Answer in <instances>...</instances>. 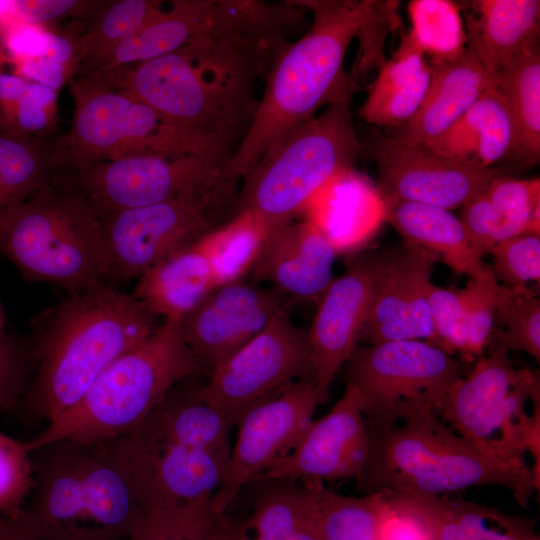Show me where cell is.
I'll return each mask as SVG.
<instances>
[{
  "mask_svg": "<svg viewBox=\"0 0 540 540\" xmlns=\"http://www.w3.org/2000/svg\"><path fill=\"white\" fill-rule=\"evenodd\" d=\"M179 322H164L112 362L70 408L25 442L29 452L58 440L104 442L124 437L180 381L203 372Z\"/></svg>",
  "mask_w": 540,
  "mask_h": 540,
  "instance_id": "6",
  "label": "cell"
},
{
  "mask_svg": "<svg viewBox=\"0 0 540 540\" xmlns=\"http://www.w3.org/2000/svg\"><path fill=\"white\" fill-rule=\"evenodd\" d=\"M47 29L17 21L0 35V56L12 64L44 57Z\"/></svg>",
  "mask_w": 540,
  "mask_h": 540,
  "instance_id": "49",
  "label": "cell"
},
{
  "mask_svg": "<svg viewBox=\"0 0 540 540\" xmlns=\"http://www.w3.org/2000/svg\"><path fill=\"white\" fill-rule=\"evenodd\" d=\"M300 482L314 498L320 540H383L389 513L386 490L362 497L343 496L317 479Z\"/></svg>",
  "mask_w": 540,
  "mask_h": 540,
  "instance_id": "31",
  "label": "cell"
},
{
  "mask_svg": "<svg viewBox=\"0 0 540 540\" xmlns=\"http://www.w3.org/2000/svg\"><path fill=\"white\" fill-rule=\"evenodd\" d=\"M258 491L249 513L224 520L225 540H320L314 498L298 481L255 480Z\"/></svg>",
  "mask_w": 540,
  "mask_h": 540,
  "instance_id": "28",
  "label": "cell"
},
{
  "mask_svg": "<svg viewBox=\"0 0 540 540\" xmlns=\"http://www.w3.org/2000/svg\"><path fill=\"white\" fill-rule=\"evenodd\" d=\"M290 313L276 315L252 340L219 364L199 397L233 426L250 407L298 380L315 378L308 332Z\"/></svg>",
  "mask_w": 540,
  "mask_h": 540,
  "instance_id": "15",
  "label": "cell"
},
{
  "mask_svg": "<svg viewBox=\"0 0 540 540\" xmlns=\"http://www.w3.org/2000/svg\"><path fill=\"white\" fill-rule=\"evenodd\" d=\"M104 2L83 0H17V17L21 22L39 26H44L48 22L69 16L89 20L100 10Z\"/></svg>",
  "mask_w": 540,
  "mask_h": 540,
  "instance_id": "48",
  "label": "cell"
},
{
  "mask_svg": "<svg viewBox=\"0 0 540 540\" xmlns=\"http://www.w3.org/2000/svg\"><path fill=\"white\" fill-rule=\"evenodd\" d=\"M487 347L525 351L539 362L540 301L527 286H501Z\"/></svg>",
  "mask_w": 540,
  "mask_h": 540,
  "instance_id": "37",
  "label": "cell"
},
{
  "mask_svg": "<svg viewBox=\"0 0 540 540\" xmlns=\"http://www.w3.org/2000/svg\"><path fill=\"white\" fill-rule=\"evenodd\" d=\"M369 454L370 438L363 416V398L359 389L347 382L341 399L325 416L312 421L293 451L255 480H358Z\"/></svg>",
  "mask_w": 540,
  "mask_h": 540,
  "instance_id": "19",
  "label": "cell"
},
{
  "mask_svg": "<svg viewBox=\"0 0 540 540\" xmlns=\"http://www.w3.org/2000/svg\"><path fill=\"white\" fill-rule=\"evenodd\" d=\"M273 229L258 215L243 211L198 241L211 264L216 287L238 282L251 271Z\"/></svg>",
  "mask_w": 540,
  "mask_h": 540,
  "instance_id": "34",
  "label": "cell"
},
{
  "mask_svg": "<svg viewBox=\"0 0 540 540\" xmlns=\"http://www.w3.org/2000/svg\"><path fill=\"white\" fill-rule=\"evenodd\" d=\"M364 150L351 99L330 104L290 131L245 176L234 215L248 211L273 228L287 224L328 184L351 173Z\"/></svg>",
  "mask_w": 540,
  "mask_h": 540,
  "instance_id": "9",
  "label": "cell"
},
{
  "mask_svg": "<svg viewBox=\"0 0 540 540\" xmlns=\"http://www.w3.org/2000/svg\"><path fill=\"white\" fill-rule=\"evenodd\" d=\"M381 202L383 218L405 243L435 254L472 280L497 281L491 265L477 252L459 217L451 210L400 199H381Z\"/></svg>",
  "mask_w": 540,
  "mask_h": 540,
  "instance_id": "25",
  "label": "cell"
},
{
  "mask_svg": "<svg viewBox=\"0 0 540 540\" xmlns=\"http://www.w3.org/2000/svg\"><path fill=\"white\" fill-rule=\"evenodd\" d=\"M224 167L197 155L145 152L56 170L51 183L78 197L99 218L185 197L236 201L237 194L223 183Z\"/></svg>",
  "mask_w": 540,
  "mask_h": 540,
  "instance_id": "12",
  "label": "cell"
},
{
  "mask_svg": "<svg viewBox=\"0 0 540 540\" xmlns=\"http://www.w3.org/2000/svg\"><path fill=\"white\" fill-rule=\"evenodd\" d=\"M428 306L433 328V338L429 344L448 354H459L464 362L467 336L460 290L432 284L428 293Z\"/></svg>",
  "mask_w": 540,
  "mask_h": 540,
  "instance_id": "44",
  "label": "cell"
},
{
  "mask_svg": "<svg viewBox=\"0 0 540 540\" xmlns=\"http://www.w3.org/2000/svg\"><path fill=\"white\" fill-rule=\"evenodd\" d=\"M392 492L419 517L429 540H485L501 513L460 498Z\"/></svg>",
  "mask_w": 540,
  "mask_h": 540,
  "instance_id": "35",
  "label": "cell"
},
{
  "mask_svg": "<svg viewBox=\"0 0 540 540\" xmlns=\"http://www.w3.org/2000/svg\"><path fill=\"white\" fill-rule=\"evenodd\" d=\"M410 35L431 64L459 57L467 49L466 31L458 6L447 0H414L408 5Z\"/></svg>",
  "mask_w": 540,
  "mask_h": 540,
  "instance_id": "38",
  "label": "cell"
},
{
  "mask_svg": "<svg viewBox=\"0 0 540 540\" xmlns=\"http://www.w3.org/2000/svg\"><path fill=\"white\" fill-rule=\"evenodd\" d=\"M293 301L275 287L262 289L238 281L212 290L179 326L186 345L211 374L276 315L290 313Z\"/></svg>",
  "mask_w": 540,
  "mask_h": 540,
  "instance_id": "18",
  "label": "cell"
},
{
  "mask_svg": "<svg viewBox=\"0 0 540 540\" xmlns=\"http://www.w3.org/2000/svg\"><path fill=\"white\" fill-rule=\"evenodd\" d=\"M381 256L360 258L332 280L319 299L308 332L314 384L321 404L347 362L367 320L378 285Z\"/></svg>",
  "mask_w": 540,
  "mask_h": 540,
  "instance_id": "20",
  "label": "cell"
},
{
  "mask_svg": "<svg viewBox=\"0 0 540 540\" xmlns=\"http://www.w3.org/2000/svg\"><path fill=\"white\" fill-rule=\"evenodd\" d=\"M33 485L18 513L49 540H128L146 517L115 440H58L30 452Z\"/></svg>",
  "mask_w": 540,
  "mask_h": 540,
  "instance_id": "4",
  "label": "cell"
},
{
  "mask_svg": "<svg viewBox=\"0 0 540 540\" xmlns=\"http://www.w3.org/2000/svg\"><path fill=\"white\" fill-rule=\"evenodd\" d=\"M69 84L74 116L70 129L53 137L54 171L145 152L197 155L224 165L228 162L215 146L99 76H75Z\"/></svg>",
  "mask_w": 540,
  "mask_h": 540,
  "instance_id": "10",
  "label": "cell"
},
{
  "mask_svg": "<svg viewBox=\"0 0 540 540\" xmlns=\"http://www.w3.org/2000/svg\"><path fill=\"white\" fill-rule=\"evenodd\" d=\"M4 63L0 56V125L7 128L28 81L14 71H6L3 68Z\"/></svg>",
  "mask_w": 540,
  "mask_h": 540,
  "instance_id": "51",
  "label": "cell"
},
{
  "mask_svg": "<svg viewBox=\"0 0 540 540\" xmlns=\"http://www.w3.org/2000/svg\"><path fill=\"white\" fill-rule=\"evenodd\" d=\"M58 91L28 81L7 129L26 136L48 137L56 122Z\"/></svg>",
  "mask_w": 540,
  "mask_h": 540,
  "instance_id": "47",
  "label": "cell"
},
{
  "mask_svg": "<svg viewBox=\"0 0 540 540\" xmlns=\"http://www.w3.org/2000/svg\"><path fill=\"white\" fill-rule=\"evenodd\" d=\"M155 321L113 284L69 293L35 322L34 370L18 409L33 421L61 414L112 362L150 337Z\"/></svg>",
  "mask_w": 540,
  "mask_h": 540,
  "instance_id": "3",
  "label": "cell"
},
{
  "mask_svg": "<svg viewBox=\"0 0 540 540\" xmlns=\"http://www.w3.org/2000/svg\"><path fill=\"white\" fill-rule=\"evenodd\" d=\"M34 370L32 341L0 336V410L18 409Z\"/></svg>",
  "mask_w": 540,
  "mask_h": 540,
  "instance_id": "45",
  "label": "cell"
},
{
  "mask_svg": "<svg viewBox=\"0 0 540 540\" xmlns=\"http://www.w3.org/2000/svg\"><path fill=\"white\" fill-rule=\"evenodd\" d=\"M215 288L211 264L197 242L146 270L133 295L156 317L179 322Z\"/></svg>",
  "mask_w": 540,
  "mask_h": 540,
  "instance_id": "29",
  "label": "cell"
},
{
  "mask_svg": "<svg viewBox=\"0 0 540 540\" xmlns=\"http://www.w3.org/2000/svg\"><path fill=\"white\" fill-rule=\"evenodd\" d=\"M2 328H3V317H2L1 310H0V336H2L4 334L2 332Z\"/></svg>",
  "mask_w": 540,
  "mask_h": 540,
  "instance_id": "55",
  "label": "cell"
},
{
  "mask_svg": "<svg viewBox=\"0 0 540 540\" xmlns=\"http://www.w3.org/2000/svg\"><path fill=\"white\" fill-rule=\"evenodd\" d=\"M0 254L27 280L69 293L112 284L97 218L78 197L52 183L0 213Z\"/></svg>",
  "mask_w": 540,
  "mask_h": 540,
  "instance_id": "8",
  "label": "cell"
},
{
  "mask_svg": "<svg viewBox=\"0 0 540 540\" xmlns=\"http://www.w3.org/2000/svg\"><path fill=\"white\" fill-rule=\"evenodd\" d=\"M319 404L314 382L298 380L240 416L227 474L212 498L216 514L224 516L248 484L293 451Z\"/></svg>",
  "mask_w": 540,
  "mask_h": 540,
  "instance_id": "16",
  "label": "cell"
},
{
  "mask_svg": "<svg viewBox=\"0 0 540 540\" xmlns=\"http://www.w3.org/2000/svg\"><path fill=\"white\" fill-rule=\"evenodd\" d=\"M116 443L146 514L212 500L231 455L197 410L170 401Z\"/></svg>",
  "mask_w": 540,
  "mask_h": 540,
  "instance_id": "7",
  "label": "cell"
},
{
  "mask_svg": "<svg viewBox=\"0 0 540 540\" xmlns=\"http://www.w3.org/2000/svg\"><path fill=\"white\" fill-rule=\"evenodd\" d=\"M432 77V65L410 33L378 69L360 116L368 124L396 128L419 109Z\"/></svg>",
  "mask_w": 540,
  "mask_h": 540,
  "instance_id": "30",
  "label": "cell"
},
{
  "mask_svg": "<svg viewBox=\"0 0 540 540\" xmlns=\"http://www.w3.org/2000/svg\"><path fill=\"white\" fill-rule=\"evenodd\" d=\"M465 11L467 48L495 78L539 45V0H476Z\"/></svg>",
  "mask_w": 540,
  "mask_h": 540,
  "instance_id": "26",
  "label": "cell"
},
{
  "mask_svg": "<svg viewBox=\"0 0 540 540\" xmlns=\"http://www.w3.org/2000/svg\"><path fill=\"white\" fill-rule=\"evenodd\" d=\"M535 521L502 513L492 525L485 540H533Z\"/></svg>",
  "mask_w": 540,
  "mask_h": 540,
  "instance_id": "52",
  "label": "cell"
},
{
  "mask_svg": "<svg viewBox=\"0 0 540 540\" xmlns=\"http://www.w3.org/2000/svg\"><path fill=\"white\" fill-rule=\"evenodd\" d=\"M224 519L214 512L212 500L153 511L128 540H225Z\"/></svg>",
  "mask_w": 540,
  "mask_h": 540,
  "instance_id": "39",
  "label": "cell"
},
{
  "mask_svg": "<svg viewBox=\"0 0 540 540\" xmlns=\"http://www.w3.org/2000/svg\"><path fill=\"white\" fill-rule=\"evenodd\" d=\"M313 11L308 32L285 45L266 74L264 94L251 125L223 171V183L237 184L261 158L318 109L351 99L344 59L355 37L361 62L383 57L387 35L399 25L398 1L315 0L294 2Z\"/></svg>",
  "mask_w": 540,
  "mask_h": 540,
  "instance_id": "1",
  "label": "cell"
},
{
  "mask_svg": "<svg viewBox=\"0 0 540 540\" xmlns=\"http://www.w3.org/2000/svg\"><path fill=\"white\" fill-rule=\"evenodd\" d=\"M474 367L458 381L439 416L459 435L489 456L526 468V454L534 459L539 476V372L515 369L508 352L487 347Z\"/></svg>",
  "mask_w": 540,
  "mask_h": 540,
  "instance_id": "11",
  "label": "cell"
},
{
  "mask_svg": "<svg viewBox=\"0 0 540 540\" xmlns=\"http://www.w3.org/2000/svg\"><path fill=\"white\" fill-rule=\"evenodd\" d=\"M17 21L16 1L0 0V35Z\"/></svg>",
  "mask_w": 540,
  "mask_h": 540,
  "instance_id": "54",
  "label": "cell"
},
{
  "mask_svg": "<svg viewBox=\"0 0 540 540\" xmlns=\"http://www.w3.org/2000/svg\"><path fill=\"white\" fill-rule=\"evenodd\" d=\"M459 219L482 257L490 254L498 242L524 233L494 207L484 191L461 207Z\"/></svg>",
  "mask_w": 540,
  "mask_h": 540,
  "instance_id": "46",
  "label": "cell"
},
{
  "mask_svg": "<svg viewBox=\"0 0 540 540\" xmlns=\"http://www.w3.org/2000/svg\"><path fill=\"white\" fill-rule=\"evenodd\" d=\"M432 409L394 422L368 425L370 454L357 480L366 494L380 490L439 495L468 487L498 485L526 506L539 488L532 467L503 463L457 435Z\"/></svg>",
  "mask_w": 540,
  "mask_h": 540,
  "instance_id": "5",
  "label": "cell"
},
{
  "mask_svg": "<svg viewBox=\"0 0 540 540\" xmlns=\"http://www.w3.org/2000/svg\"><path fill=\"white\" fill-rule=\"evenodd\" d=\"M439 258L405 243L381 256L376 293L360 339L369 345L433 338L428 306L434 265Z\"/></svg>",
  "mask_w": 540,
  "mask_h": 540,
  "instance_id": "21",
  "label": "cell"
},
{
  "mask_svg": "<svg viewBox=\"0 0 540 540\" xmlns=\"http://www.w3.org/2000/svg\"><path fill=\"white\" fill-rule=\"evenodd\" d=\"M13 65L14 72L27 81L45 85L58 92L75 75L73 68L44 57L25 60Z\"/></svg>",
  "mask_w": 540,
  "mask_h": 540,
  "instance_id": "50",
  "label": "cell"
},
{
  "mask_svg": "<svg viewBox=\"0 0 540 540\" xmlns=\"http://www.w3.org/2000/svg\"><path fill=\"white\" fill-rule=\"evenodd\" d=\"M161 1H105L100 10L79 30L82 58L74 75L84 73L94 62L131 37L159 14Z\"/></svg>",
  "mask_w": 540,
  "mask_h": 540,
  "instance_id": "36",
  "label": "cell"
},
{
  "mask_svg": "<svg viewBox=\"0 0 540 540\" xmlns=\"http://www.w3.org/2000/svg\"><path fill=\"white\" fill-rule=\"evenodd\" d=\"M498 283L508 288L525 287L540 280V235L523 233L498 242L490 253Z\"/></svg>",
  "mask_w": 540,
  "mask_h": 540,
  "instance_id": "41",
  "label": "cell"
},
{
  "mask_svg": "<svg viewBox=\"0 0 540 540\" xmlns=\"http://www.w3.org/2000/svg\"><path fill=\"white\" fill-rule=\"evenodd\" d=\"M338 251L309 221L274 228L251 269L255 281L271 282L293 300H319L332 282Z\"/></svg>",
  "mask_w": 540,
  "mask_h": 540,
  "instance_id": "23",
  "label": "cell"
},
{
  "mask_svg": "<svg viewBox=\"0 0 540 540\" xmlns=\"http://www.w3.org/2000/svg\"><path fill=\"white\" fill-rule=\"evenodd\" d=\"M235 202L215 196L178 198L97 218L111 282L140 277L164 258L194 245L234 216Z\"/></svg>",
  "mask_w": 540,
  "mask_h": 540,
  "instance_id": "14",
  "label": "cell"
},
{
  "mask_svg": "<svg viewBox=\"0 0 540 540\" xmlns=\"http://www.w3.org/2000/svg\"><path fill=\"white\" fill-rule=\"evenodd\" d=\"M53 137L26 136L0 125V213L50 183Z\"/></svg>",
  "mask_w": 540,
  "mask_h": 540,
  "instance_id": "33",
  "label": "cell"
},
{
  "mask_svg": "<svg viewBox=\"0 0 540 540\" xmlns=\"http://www.w3.org/2000/svg\"><path fill=\"white\" fill-rule=\"evenodd\" d=\"M377 166L380 199H400L448 210L461 208L482 193L503 168L475 170L460 166L419 146L376 133L368 147Z\"/></svg>",
  "mask_w": 540,
  "mask_h": 540,
  "instance_id": "17",
  "label": "cell"
},
{
  "mask_svg": "<svg viewBox=\"0 0 540 540\" xmlns=\"http://www.w3.org/2000/svg\"><path fill=\"white\" fill-rule=\"evenodd\" d=\"M460 166L482 170L513 154L515 128L508 105L490 87L449 129L419 146Z\"/></svg>",
  "mask_w": 540,
  "mask_h": 540,
  "instance_id": "27",
  "label": "cell"
},
{
  "mask_svg": "<svg viewBox=\"0 0 540 540\" xmlns=\"http://www.w3.org/2000/svg\"><path fill=\"white\" fill-rule=\"evenodd\" d=\"M494 207L524 233L539 234L540 180H520L501 175L484 190Z\"/></svg>",
  "mask_w": 540,
  "mask_h": 540,
  "instance_id": "40",
  "label": "cell"
},
{
  "mask_svg": "<svg viewBox=\"0 0 540 540\" xmlns=\"http://www.w3.org/2000/svg\"><path fill=\"white\" fill-rule=\"evenodd\" d=\"M248 1L176 0L84 73L101 74L174 52L204 36H229L248 29Z\"/></svg>",
  "mask_w": 540,
  "mask_h": 540,
  "instance_id": "22",
  "label": "cell"
},
{
  "mask_svg": "<svg viewBox=\"0 0 540 540\" xmlns=\"http://www.w3.org/2000/svg\"><path fill=\"white\" fill-rule=\"evenodd\" d=\"M33 485V463L25 442L0 430V512L15 517L24 507Z\"/></svg>",
  "mask_w": 540,
  "mask_h": 540,
  "instance_id": "42",
  "label": "cell"
},
{
  "mask_svg": "<svg viewBox=\"0 0 540 540\" xmlns=\"http://www.w3.org/2000/svg\"><path fill=\"white\" fill-rule=\"evenodd\" d=\"M497 88L510 110L515 128L513 154L526 164L540 158V49L534 46L503 68Z\"/></svg>",
  "mask_w": 540,
  "mask_h": 540,
  "instance_id": "32",
  "label": "cell"
},
{
  "mask_svg": "<svg viewBox=\"0 0 540 540\" xmlns=\"http://www.w3.org/2000/svg\"><path fill=\"white\" fill-rule=\"evenodd\" d=\"M346 363L368 425L388 424L424 409L439 415L466 374L464 362L422 340L356 347Z\"/></svg>",
  "mask_w": 540,
  "mask_h": 540,
  "instance_id": "13",
  "label": "cell"
},
{
  "mask_svg": "<svg viewBox=\"0 0 540 540\" xmlns=\"http://www.w3.org/2000/svg\"><path fill=\"white\" fill-rule=\"evenodd\" d=\"M501 286L497 281L470 279L460 290L467 336L464 362H472L486 349Z\"/></svg>",
  "mask_w": 540,
  "mask_h": 540,
  "instance_id": "43",
  "label": "cell"
},
{
  "mask_svg": "<svg viewBox=\"0 0 540 540\" xmlns=\"http://www.w3.org/2000/svg\"><path fill=\"white\" fill-rule=\"evenodd\" d=\"M533 540H540V539H539V537H536V538H535V539H533Z\"/></svg>",
  "mask_w": 540,
  "mask_h": 540,
  "instance_id": "56",
  "label": "cell"
},
{
  "mask_svg": "<svg viewBox=\"0 0 540 540\" xmlns=\"http://www.w3.org/2000/svg\"><path fill=\"white\" fill-rule=\"evenodd\" d=\"M0 540H49L31 527H29L20 517L0 518Z\"/></svg>",
  "mask_w": 540,
  "mask_h": 540,
  "instance_id": "53",
  "label": "cell"
},
{
  "mask_svg": "<svg viewBox=\"0 0 540 540\" xmlns=\"http://www.w3.org/2000/svg\"><path fill=\"white\" fill-rule=\"evenodd\" d=\"M432 65V77L417 112L386 134L403 144L423 146L449 129L492 86L493 77L467 48L459 57Z\"/></svg>",
  "mask_w": 540,
  "mask_h": 540,
  "instance_id": "24",
  "label": "cell"
},
{
  "mask_svg": "<svg viewBox=\"0 0 540 540\" xmlns=\"http://www.w3.org/2000/svg\"><path fill=\"white\" fill-rule=\"evenodd\" d=\"M283 45L263 36H204L160 57L96 74L176 126L209 142L228 161L258 106L256 78Z\"/></svg>",
  "mask_w": 540,
  "mask_h": 540,
  "instance_id": "2",
  "label": "cell"
}]
</instances>
